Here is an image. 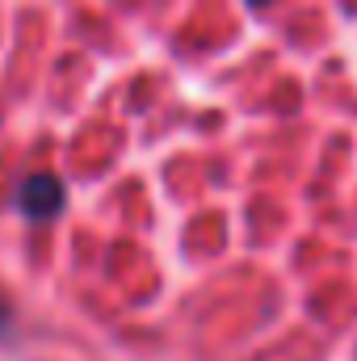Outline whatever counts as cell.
I'll return each instance as SVG.
<instances>
[{"label": "cell", "mask_w": 357, "mask_h": 361, "mask_svg": "<svg viewBox=\"0 0 357 361\" xmlns=\"http://www.w3.org/2000/svg\"><path fill=\"white\" fill-rule=\"evenodd\" d=\"M269 0H248V8H265Z\"/></svg>", "instance_id": "obj_3"}, {"label": "cell", "mask_w": 357, "mask_h": 361, "mask_svg": "<svg viewBox=\"0 0 357 361\" xmlns=\"http://www.w3.org/2000/svg\"><path fill=\"white\" fill-rule=\"evenodd\" d=\"M8 332V302H4V294H0V336Z\"/></svg>", "instance_id": "obj_2"}, {"label": "cell", "mask_w": 357, "mask_h": 361, "mask_svg": "<svg viewBox=\"0 0 357 361\" xmlns=\"http://www.w3.org/2000/svg\"><path fill=\"white\" fill-rule=\"evenodd\" d=\"M17 206H21V214L34 219V223L55 219V214L63 210V185H59V177H51V173L25 177L21 189H17Z\"/></svg>", "instance_id": "obj_1"}]
</instances>
